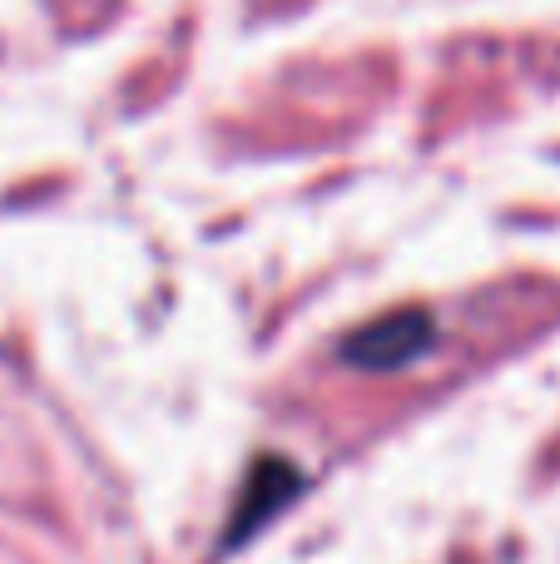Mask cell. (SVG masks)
<instances>
[{"label":"cell","instance_id":"cell-1","mask_svg":"<svg viewBox=\"0 0 560 564\" xmlns=\"http://www.w3.org/2000/svg\"><path fill=\"white\" fill-rule=\"evenodd\" d=\"M437 327L427 312L407 307V312H387V317L367 322L363 332H353V337H343V361H353V367L363 371H397L407 367V361H417L427 347H432Z\"/></svg>","mask_w":560,"mask_h":564},{"label":"cell","instance_id":"cell-2","mask_svg":"<svg viewBox=\"0 0 560 564\" xmlns=\"http://www.w3.org/2000/svg\"><path fill=\"white\" fill-rule=\"evenodd\" d=\"M303 496V470L288 466V460H258L254 476L244 480V500L228 516V545H244L254 540L268 520H278L293 500Z\"/></svg>","mask_w":560,"mask_h":564}]
</instances>
